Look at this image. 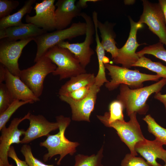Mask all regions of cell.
<instances>
[{"label":"cell","mask_w":166,"mask_h":166,"mask_svg":"<svg viewBox=\"0 0 166 166\" xmlns=\"http://www.w3.org/2000/svg\"><path fill=\"white\" fill-rule=\"evenodd\" d=\"M166 84V78H162L157 82L148 86L136 89H131L127 85H120L117 100L126 109L128 116L134 113L145 115L149 109L147 101L150 96L161 90Z\"/></svg>","instance_id":"obj_1"},{"label":"cell","mask_w":166,"mask_h":166,"mask_svg":"<svg viewBox=\"0 0 166 166\" xmlns=\"http://www.w3.org/2000/svg\"><path fill=\"white\" fill-rule=\"evenodd\" d=\"M56 119L59 124V132L55 134L48 135L45 140L40 143V145L46 148L48 151L43 156L44 161L46 162L54 156L59 155L60 158L57 163L59 165L66 155H73L79 144L69 141L65 136V129L71 122L70 118L60 115L57 116Z\"/></svg>","instance_id":"obj_2"},{"label":"cell","mask_w":166,"mask_h":166,"mask_svg":"<svg viewBox=\"0 0 166 166\" xmlns=\"http://www.w3.org/2000/svg\"><path fill=\"white\" fill-rule=\"evenodd\" d=\"M111 80L105 83L106 88L109 91L117 88L121 84L127 85L131 89L143 87V82L147 81H158L161 77L157 75L147 74L140 72L137 70H132L123 67L105 64Z\"/></svg>","instance_id":"obj_3"},{"label":"cell","mask_w":166,"mask_h":166,"mask_svg":"<svg viewBox=\"0 0 166 166\" xmlns=\"http://www.w3.org/2000/svg\"><path fill=\"white\" fill-rule=\"evenodd\" d=\"M44 56L57 66L52 74L59 76L60 80L86 73L85 68L67 49L56 45L49 48Z\"/></svg>","instance_id":"obj_4"},{"label":"cell","mask_w":166,"mask_h":166,"mask_svg":"<svg viewBox=\"0 0 166 166\" xmlns=\"http://www.w3.org/2000/svg\"><path fill=\"white\" fill-rule=\"evenodd\" d=\"M85 22H79L72 23L69 27L50 32H46L34 38L37 45V51L34 62H36L44 56L48 50L66 39L70 40L85 35Z\"/></svg>","instance_id":"obj_5"},{"label":"cell","mask_w":166,"mask_h":166,"mask_svg":"<svg viewBox=\"0 0 166 166\" xmlns=\"http://www.w3.org/2000/svg\"><path fill=\"white\" fill-rule=\"evenodd\" d=\"M33 65L21 70L20 78L38 97L42 95L44 82L46 76L52 73L57 66L44 56Z\"/></svg>","instance_id":"obj_6"},{"label":"cell","mask_w":166,"mask_h":166,"mask_svg":"<svg viewBox=\"0 0 166 166\" xmlns=\"http://www.w3.org/2000/svg\"><path fill=\"white\" fill-rule=\"evenodd\" d=\"M136 114L135 112L130 115L129 116L130 120L128 122L117 120L109 122L102 116L97 115V118L105 125L113 128L116 130L121 140L129 148L130 154L135 156L137 155L135 149V144L137 142L145 138L137 119Z\"/></svg>","instance_id":"obj_7"},{"label":"cell","mask_w":166,"mask_h":166,"mask_svg":"<svg viewBox=\"0 0 166 166\" xmlns=\"http://www.w3.org/2000/svg\"><path fill=\"white\" fill-rule=\"evenodd\" d=\"M80 16L85 20L86 25L85 37L84 41L80 43H71L67 41H62L57 45L69 50L78 60L83 67L90 63L91 57L94 53L90 46L94 41L95 28L92 18L84 12H81Z\"/></svg>","instance_id":"obj_8"},{"label":"cell","mask_w":166,"mask_h":166,"mask_svg":"<svg viewBox=\"0 0 166 166\" xmlns=\"http://www.w3.org/2000/svg\"><path fill=\"white\" fill-rule=\"evenodd\" d=\"M143 10L137 23H145L159 38V42L166 46V21L159 3L142 0Z\"/></svg>","instance_id":"obj_9"},{"label":"cell","mask_w":166,"mask_h":166,"mask_svg":"<svg viewBox=\"0 0 166 166\" xmlns=\"http://www.w3.org/2000/svg\"><path fill=\"white\" fill-rule=\"evenodd\" d=\"M34 38L19 41L10 40L7 38L0 39V62L13 75L20 77L21 70L18 60L22 50Z\"/></svg>","instance_id":"obj_10"},{"label":"cell","mask_w":166,"mask_h":166,"mask_svg":"<svg viewBox=\"0 0 166 166\" xmlns=\"http://www.w3.org/2000/svg\"><path fill=\"white\" fill-rule=\"evenodd\" d=\"M100 89V88L94 83L88 95L81 100H74L64 95H60L59 97L61 100L69 105L71 109L73 120L89 122L90 117L94 109L97 95Z\"/></svg>","instance_id":"obj_11"},{"label":"cell","mask_w":166,"mask_h":166,"mask_svg":"<svg viewBox=\"0 0 166 166\" xmlns=\"http://www.w3.org/2000/svg\"><path fill=\"white\" fill-rule=\"evenodd\" d=\"M30 114L28 112L22 118H14L7 127L5 126L0 130V160L5 166H14L9 162L8 152L13 144L21 143L20 137L24 135L25 131L18 129V126L23 121L28 120Z\"/></svg>","instance_id":"obj_12"},{"label":"cell","mask_w":166,"mask_h":166,"mask_svg":"<svg viewBox=\"0 0 166 166\" xmlns=\"http://www.w3.org/2000/svg\"><path fill=\"white\" fill-rule=\"evenodd\" d=\"M130 30L128 39L124 45L118 49L117 56L113 60L116 64H120L122 67L129 69L136 63L139 57L136 52L137 47L140 45L136 40L138 30L142 27V24L135 22L129 17Z\"/></svg>","instance_id":"obj_13"},{"label":"cell","mask_w":166,"mask_h":166,"mask_svg":"<svg viewBox=\"0 0 166 166\" xmlns=\"http://www.w3.org/2000/svg\"><path fill=\"white\" fill-rule=\"evenodd\" d=\"M55 0H43L36 3L34 7L36 14L31 16L27 14L25 17L27 23L33 24L46 31L56 29Z\"/></svg>","instance_id":"obj_14"},{"label":"cell","mask_w":166,"mask_h":166,"mask_svg":"<svg viewBox=\"0 0 166 166\" xmlns=\"http://www.w3.org/2000/svg\"><path fill=\"white\" fill-rule=\"evenodd\" d=\"M28 120L30 121V125L25 131L24 137L21 140L22 144H27L43 136H47L51 132L59 128L57 122H49L41 115L30 114Z\"/></svg>","instance_id":"obj_15"},{"label":"cell","mask_w":166,"mask_h":166,"mask_svg":"<svg viewBox=\"0 0 166 166\" xmlns=\"http://www.w3.org/2000/svg\"><path fill=\"white\" fill-rule=\"evenodd\" d=\"M163 145L156 139L150 140L145 138L136 144L135 149L151 166H163L156 161L159 158L165 163L166 161V150L163 148Z\"/></svg>","instance_id":"obj_16"},{"label":"cell","mask_w":166,"mask_h":166,"mask_svg":"<svg viewBox=\"0 0 166 166\" xmlns=\"http://www.w3.org/2000/svg\"><path fill=\"white\" fill-rule=\"evenodd\" d=\"M75 0H58L55 6L56 30L66 29L73 19L81 13V9L76 4Z\"/></svg>","instance_id":"obj_17"},{"label":"cell","mask_w":166,"mask_h":166,"mask_svg":"<svg viewBox=\"0 0 166 166\" xmlns=\"http://www.w3.org/2000/svg\"><path fill=\"white\" fill-rule=\"evenodd\" d=\"M5 82L14 100L29 101L31 103L40 100L20 77L12 74L7 68Z\"/></svg>","instance_id":"obj_18"},{"label":"cell","mask_w":166,"mask_h":166,"mask_svg":"<svg viewBox=\"0 0 166 166\" xmlns=\"http://www.w3.org/2000/svg\"><path fill=\"white\" fill-rule=\"evenodd\" d=\"M47 32L44 29L30 23L9 27L0 30V39L7 38L17 41L34 38Z\"/></svg>","instance_id":"obj_19"},{"label":"cell","mask_w":166,"mask_h":166,"mask_svg":"<svg viewBox=\"0 0 166 166\" xmlns=\"http://www.w3.org/2000/svg\"><path fill=\"white\" fill-rule=\"evenodd\" d=\"M115 24L106 21L102 23L97 21V28L101 34V43L105 50L110 53L112 58L117 55L118 49L117 47L115 39L116 34L113 28Z\"/></svg>","instance_id":"obj_20"},{"label":"cell","mask_w":166,"mask_h":166,"mask_svg":"<svg viewBox=\"0 0 166 166\" xmlns=\"http://www.w3.org/2000/svg\"><path fill=\"white\" fill-rule=\"evenodd\" d=\"M92 19L95 28V40L96 43V51L97 57L99 65L98 71L97 75L95 76L94 84L101 88L105 83L109 81L106 77L105 68L103 61L104 58L105 56V50L100 41L98 33V14L95 11H94L92 14Z\"/></svg>","instance_id":"obj_21"},{"label":"cell","mask_w":166,"mask_h":166,"mask_svg":"<svg viewBox=\"0 0 166 166\" xmlns=\"http://www.w3.org/2000/svg\"><path fill=\"white\" fill-rule=\"evenodd\" d=\"M95 76L87 73L73 77L63 85L58 92L59 96L65 95L85 86L94 84Z\"/></svg>","instance_id":"obj_22"},{"label":"cell","mask_w":166,"mask_h":166,"mask_svg":"<svg viewBox=\"0 0 166 166\" xmlns=\"http://www.w3.org/2000/svg\"><path fill=\"white\" fill-rule=\"evenodd\" d=\"M35 0L26 1L23 6L17 12L0 19V30L9 27L22 24V19L27 14L30 13L33 9L32 5Z\"/></svg>","instance_id":"obj_23"},{"label":"cell","mask_w":166,"mask_h":166,"mask_svg":"<svg viewBox=\"0 0 166 166\" xmlns=\"http://www.w3.org/2000/svg\"><path fill=\"white\" fill-rule=\"evenodd\" d=\"M140 67L154 72L160 77L166 78V66L159 62H154L144 56L140 57L132 67Z\"/></svg>","instance_id":"obj_24"},{"label":"cell","mask_w":166,"mask_h":166,"mask_svg":"<svg viewBox=\"0 0 166 166\" xmlns=\"http://www.w3.org/2000/svg\"><path fill=\"white\" fill-rule=\"evenodd\" d=\"M143 120L147 124L148 131L155 136V139L163 145H166V128L159 124L150 114L146 116Z\"/></svg>","instance_id":"obj_25"},{"label":"cell","mask_w":166,"mask_h":166,"mask_svg":"<svg viewBox=\"0 0 166 166\" xmlns=\"http://www.w3.org/2000/svg\"><path fill=\"white\" fill-rule=\"evenodd\" d=\"M103 147H102L96 155L90 156L78 154L75 156L74 166H103L101 163L103 157Z\"/></svg>","instance_id":"obj_26"},{"label":"cell","mask_w":166,"mask_h":166,"mask_svg":"<svg viewBox=\"0 0 166 166\" xmlns=\"http://www.w3.org/2000/svg\"><path fill=\"white\" fill-rule=\"evenodd\" d=\"M109 112H105L102 116L103 118L109 122L116 121H124L123 110L124 109L122 104L117 100L112 101L109 105Z\"/></svg>","instance_id":"obj_27"},{"label":"cell","mask_w":166,"mask_h":166,"mask_svg":"<svg viewBox=\"0 0 166 166\" xmlns=\"http://www.w3.org/2000/svg\"><path fill=\"white\" fill-rule=\"evenodd\" d=\"M163 45L159 42L146 46L136 53L139 57L145 54H151L166 62V50Z\"/></svg>","instance_id":"obj_28"},{"label":"cell","mask_w":166,"mask_h":166,"mask_svg":"<svg viewBox=\"0 0 166 166\" xmlns=\"http://www.w3.org/2000/svg\"><path fill=\"white\" fill-rule=\"evenodd\" d=\"M27 104L31 103L29 101L14 100L10 106L0 114V130L3 127L6 126V124L10 117L19 108Z\"/></svg>","instance_id":"obj_29"},{"label":"cell","mask_w":166,"mask_h":166,"mask_svg":"<svg viewBox=\"0 0 166 166\" xmlns=\"http://www.w3.org/2000/svg\"><path fill=\"white\" fill-rule=\"evenodd\" d=\"M20 151L25 157V161L29 166H54L53 164H45L36 158L32 154L31 147L27 144L22 146Z\"/></svg>","instance_id":"obj_30"},{"label":"cell","mask_w":166,"mask_h":166,"mask_svg":"<svg viewBox=\"0 0 166 166\" xmlns=\"http://www.w3.org/2000/svg\"><path fill=\"white\" fill-rule=\"evenodd\" d=\"M14 100L5 83H0V114L10 106Z\"/></svg>","instance_id":"obj_31"},{"label":"cell","mask_w":166,"mask_h":166,"mask_svg":"<svg viewBox=\"0 0 166 166\" xmlns=\"http://www.w3.org/2000/svg\"><path fill=\"white\" fill-rule=\"evenodd\" d=\"M19 2L14 0H0V18L7 16L19 5Z\"/></svg>","instance_id":"obj_32"},{"label":"cell","mask_w":166,"mask_h":166,"mask_svg":"<svg viewBox=\"0 0 166 166\" xmlns=\"http://www.w3.org/2000/svg\"><path fill=\"white\" fill-rule=\"evenodd\" d=\"M121 166H151L143 158L127 154L121 161Z\"/></svg>","instance_id":"obj_33"},{"label":"cell","mask_w":166,"mask_h":166,"mask_svg":"<svg viewBox=\"0 0 166 166\" xmlns=\"http://www.w3.org/2000/svg\"><path fill=\"white\" fill-rule=\"evenodd\" d=\"M94 84L89 85L81 88L64 95L70 97L75 100H79L85 97L89 93L91 88Z\"/></svg>","instance_id":"obj_34"},{"label":"cell","mask_w":166,"mask_h":166,"mask_svg":"<svg viewBox=\"0 0 166 166\" xmlns=\"http://www.w3.org/2000/svg\"><path fill=\"white\" fill-rule=\"evenodd\" d=\"M8 156L14 161L17 166H29L25 161L21 160L18 157L13 146L10 147L8 152Z\"/></svg>","instance_id":"obj_35"},{"label":"cell","mask_w":166,"mask_h":166,"mask_svg":"<svg viewBox=\"0 0 166 166\" xmlns=\"http://www.w3.org/2000/svg\"><path fill=\"white\" fill-rule=\"evenodd\" d=\"M154 98L160 101L164 104L166 112V94H162L160 92L155 93Z\"/></svg>","instance_id":"obj_36"},{"label":"cell","mask_w":166,"mask_h":166,"mask_svg":"<svg viewBox=\"0 0 166 166\" xmlns=\"http://www.w3.org/2000/svg\"><path fill=\"white\" fill-rule=\"evenodd\" d=\"M6 67L1 63L0 64V83L5 81L6 73Z\"/></svg>","instance_id":"obj_37"},{"label":"cell","mask_w":166,"mask_h":166,"mask_svg":"<svg viewBox=\"0 0 166 166\" xmlns=\"http://www.w3.org/2000/svg\"><path fill=\"white\" fill-rule=\"evenodd\" d=\"M98 1L97 0H80L76 3L77 5L80 8H85L87 7V3L89 2H96Z\"/></svg>","instance_id":"obj_38"},{"label":"cell","mask_w":166,"mask_h":166,"mask_svg":"<svg viewBox=\"0 0 166 166\" xmlns=\"http://www.w3.org/2000/svg\"><path fill=\"white\" fill-rule=\"evenodd\" d=\"M158 3L163 10L166 21V0H159Z\"/></svg>","instance_id":"obj_39"},{"label":"cell","mask_w":166,"mask_h":166,"mask_svg":"<svg viewBox=\"0 0 166 166\" xmlns=\"http://www.w3.org/2000/svg\"><path fill=\"white\" fill-rule=\"evenodd\" d=\"M103 61L104 64L108 63L109 62V59L105 56L104 58Z\"/></svg>","instance_id":"obj_40"},{"label":"cell","mask_w":166,"mask_h":166,"mask_svg":"<svg viewBox=\"0 0 166 166\" xmlns=\"http://www.w3.org/2000/svg\"><path fill=\"white\" fill-rule=\"evenodd\" d=\"M0 166H5L1 160H0Z\"/></svg>","instance_id":"obj_41"},{"label":"cell","mask_w":166,"mask_h":166,"mask_svg":"<svg viewBox=\"0 0 166 166\" xmlns=\"http://www.w3.org/2000/svg\"><path fill=\"white\" fill-rule=\"evenodd\" d=\"M163 166H166V161L165 162V164H164V165H163Z\"/></svg>","instance_id":"obj_42"}]
</instances>
